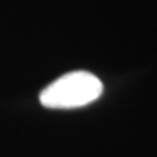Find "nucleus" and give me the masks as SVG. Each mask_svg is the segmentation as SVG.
Returning <instances> with one entry per match:
<instances>
[{
	"label": "nucleus",
	"instance_id": "f257e3e1",
	"mask_svg": "<svg viewBox=\"0 0 157 157\" xmlns=\"http://www.w3.org/2000/svg\"><path fill=\"white\" fill-rule=\"evenodd\" d=\"M103 92V84L89 71H71L45 87L39 102L51 109H71L95 102Z\"/></svg>",
	"mask_w": 157,
	"mask_h": 157
}]
</instances>
